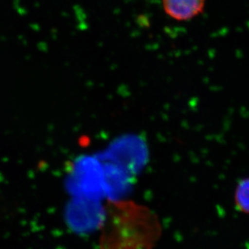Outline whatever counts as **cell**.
Returning a JSON list of instances; mask_svg holds the SVG:
<instances>
[{"label":"cell","instance_id":"obj_2","mask_svg":"<svg viewBox=\"0 0 249 249\" xmlns=\"http://www.w3.org/2000/svg\"><path fill=\"white\" fill-rule=\"evenodd\" d=\"M237 205L245 212H249V180H245L240 184L236 195Z\"/></svg>","mask_w":249,"mask_h":249},{"label":"cell","instance_id":"obj_1","mask_svg":"<svg viewBox=\"0 0 249 249\" xmlns=\"http://www.w3.org/2000/svg\"><path fill=\"white\" fill-rule=\"evenodd\" d=\"M206 0H162L168 17L178 21H188L203 12Z\"/></svg>","mask_w":249,"mask_h":249}]
</instances>
